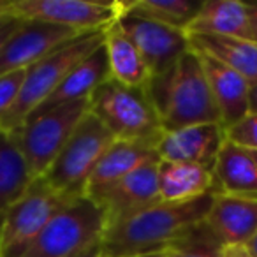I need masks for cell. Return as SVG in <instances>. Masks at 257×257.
<instances>
[{
  "label": "cell",
  "mask_w": 257,
  "mask_h": 257,
  "mask_svg": "<svg viewBox=\"0 0 257 257\" xmlns=\"http://www.w3.org/2000/svg\"><path fill=\"white\" fill-rule=\"evenodd\" d=\"M90 113L95 114L118 141L155 145L162 136V123L145 88L106 79L90 97Z\"/></svg>",
  "instance_id": "4"
},
{
  "label": "cell",
  "mask_w": 257,
  "mask_h": 257,
  "mask_svg": "<svg viewBox=\"0 0 257 257\" xmlns=\"http://www.w3.org/2000/svg\"><path fill=\"white\" fill-rule=\"evenodd\" d=\"M157 183L162 203H187L218 192L213 169L185 162L159 161Z\"/></svg>",
  "instance_id": "16"
},
{
  "label": "cell",
  "mask_w": 257,
  "mask_h": 257,
  "mask_svg": "<svg viewBox=\"0 0 257 257\" xmlns=\"http://www.w3.org/2000/svg\"><path fill=\"white\" fill-rule=\"evenodd\" d=\"M136 257H166V252H152V253H143V255H136Z\"/></svg>",
  "instance_id": "35"
},
{
  "label": "cell",
  "mask_w": 257,
  "mask_h": 257,
  "mask_svg": "<svg viewBox=\"0 0 257 257\" xmlns=\"http://www.w3.org/2000/svg\"><path fill=\"white\" fill-rule=\"evenodd\" d=\"M215 194L187 203H159L106 225L100 257H136L162 252L206 218Z\"/></svg>",
  "instance_id": "1"
},
{
  "label": "cell",
  "mask_w": 257,
  "mask_h": 257,
  "mask_svg": "<svg viewBox=\"0 0 257 257\" xmlns=\"http://www.w3.org/2000/svg\"><path fill=\"white\" fill-rule=\"evenodd\" d=\"M11 13L22 20L60 25L79 34L106 30L120 16L118 2L90 0H13Z\"/></svg>",
  "instance_id": "9"
},
{
  "label": "cell",
  "mask_w": 257,
  "mask_h": 257,
  "mask_svg": "<svg viewBox=\"0 0 257 257\" xmlns=\"http://www.w3.org/2000/svg\"><path fill=\"white\" fill-rule=\"evenodd\" d=\"M253 155H255V161H257V152H253Z\"/></svg>",
  "instance_id": "36"
},
{
  "label": "cell",
  "mask_w": 257,
  "mask_h": 257,
  "mask_svg": "<svg viewBox=\"0 0 257 257\" xmlns=\"http://www.w3.org/2000/svg\"><path fill=\"white\" fill-rule=\"evenodd\" d=\"M74 257H100V243L95 246H92V248L85 250V252L78 253V255H74Z\"/></svg>",
  "instance_id": "32"
},
{
  "label": "cell",
  "mask_w": 257,
  "mask_h": 257,
  "mask_svg": "<svg viewBox=\"0 0 257 257\" xmlns=\"http://www.w3.org/2000/svg\"><path fill=\"white\" fill-rule=\"evenodd\" d=\"M104 32H90L76 37L57 48L53 53L44 57L43 60L30 65L25 72V81L18 100L13 109L0 121V128L9 134L18 133L23 121L58 88L65 76L92 51H95L104 43Z\"/></svg>",
  "instance_id": "3"
},
{
  "label": "cell",
  "mask_w": 257,
  "mask_h": 257,
  "mask_svg": "<svg viewBox=\"0 0 257 257\" xmlns=\"http://www.w3.org/2000/svg\"><path fill=\"white\" fill-rule=\"evenodd\" d=\"M22 23H23V20L20 18V16L13 15V13L0 16V50L8 43L9 37L18 30V27L22 25Z\"/></svg>",
  "instance_id": "28"
},
{
  "label": "cell",
  "mask_w": 257,
  "mask_h": 257,
  "mask_svg": "<svg viewBox=\"0 0 257 257\" xmlns=\"http://www.w3.org/2000/svg\"><path fill=\"white\" fill-rule=\"evenodd\" d=\"M145 90L164 133L190 125L222 123L201 58L194 50L183 53L168 72L152 76Z\"/></svg>",
  "instance_id": "2"
},
{
  "label": "cell",
  "mask_w": 257,
  "mask_h": 257,
  "mask_svg": "<svg viewBox=\"0 0 257 257\" xmlns=\"http://www.w3.org/2000/svg\"><path fill=\"white\" fill-rule=\"evenodd\" d=\"M34 180L15 136L0 128V220Z\"/></svg>",
  "instance_id": "23"
},
{
  "label": "cell",
  "mask_w": 257,
  "mask_h": 257,
  "mask_svg": "<svg viewBox=\"0 0 257 257\" xmlns=\"http://www.w3.org/2000/svg\"><path fill=\"white\" fill-rule=\"evenodd\" d=\"M114 141L116 140L106 125L95 114L88 113L79 121L50 169L43 175L44 182L64 196H86L88 178L99 164L100 157Z\"/></svg>",
  "instance_id": "6"
},
{
  "label": "cell",
  "mask_w": 257,
  "mask_h": 257,
  "mask_svg": "<svg viewBox=\"0 0 257 257\" xmlns=\"http://www.w3.org/2000/svg\"><path fill=\"white\" fill-rule=\"evenodd\" d=\"M224 248L220 239L203 220L164 252L166 257H224Z\"/></svg>",
  "instance_id": "25"
},
{
  "label": "cell",
  "mask_w": 257,
  "mask_h": 257,
  "mask_svg": "<svg viewBox=\"0 0 257 257\" xmlns=\"http://www.w3.org/2000/svg\"><path fill=\"white\" fill-rule=\"evenodd\" d=\"M227 140L250 152H257V114L248 113L241 121L227 128Z\"/></svg>",
  "instance_id": "27"
},
{
  "label": "cell",
  "mask_w": 257,
  "mask_h": 257,
  "mask_svg": "<svg viewBox=\"0 0 257 257\" xmlns=\"http://www.w3.org/2000/svg\"><path fill=\"white\" fill-rule=\"evenodd\" d=\"M248 25H250V41L257 44V4H248Z\"/></svg>",
  "instance_id": "29"
},
{
  "label": "cell",
  "mask_w": 257,
  "mask_h": 257,
  "mask_svg": "<svg viewBox=\"0 0 257 257\" xmlns=\"http://www.w3.org/2000/svg\"><path fill=\"white\" fill-rule=\"evenodd\" d=\"M116 23L136 44L152 76L168 72L190 50L189 37L183 30L171 29L134 13H120Z\"/></svg>",
  "instance_id": "10"
},
{
  "label": "cell",
  "mask_w": 257,
  "mask_h": 257,
  "mask_svg": "<svg viewBox=\"0 0 257 257\" xmlns=\"http://www.w3.org/2000/svg\"><path fill=\"white\" fill-rule=\"evenodd\" d=\"M11 6H13V0H0V16L11 13Z\"/></svg>",
  "instance_id": "33"
},
{
  "label": "cell",
  "mask_w": 257,
  "mask_h": 257,
  "mask_svg": "<svg viewBox=\"0 0 257 257\" xmlns=\"http://www.w3.org/2000/svg\"><path fill=\"white\" fill-rule=\"evenodd\" d=\"M106 229L104 211L83 196L62 208L18 257H74L99 245Z\"/></svg>",
  "instance_id": "5"
},
{
  "label": "cell",
  "mask_w": 257,
  "mask_h": 257,
  "mask_svg": "<svg viewBox=\"0 0 257 257\" xmlns=\"http://www.w3.org/2000/svg\"><path fill=\"white\" fill-rule=\"evenodd\" d=\"M104 50H106L109 74L121 85L145 88L152 74L141 57L136 44L120 29L116 22L104 32Z\"/></svg>",
  "instance_id": "21"
},
{
  "label": "cell",
  "mask_w": 257,
  "mask_h": 257,
  "mask_svg": "<svg viewBox=\"0 0 257 257\" xmlns=\"http://www.w3.org/2000/svg\"><path fill=\"white\" fill-rule=\"evenodd\" d=\"M157 164H148L123 176L118 182L88 194V197L104 211L106 225L159 203Z\"/></svg>",
  "instance_id": "12"
},
{
  "label": "cell",
  "mask_w": 257,
  "mask_h": 257,
  "mask_svg": "<svg viewBox=\"0 0 257 257\" xmlns=\"http://www.w3.org/2000/svg\"><path fill=\"white\" fill-rule=\"evenodd\" d=\"M224 257H253L245 246H225Z\"/></svg>",
  "instance_id": "30"
},
{
  "label": "cell",
  "mask_w": 257,
  "mask_h": 257,
  "mask_svg": "<svg viewBox=\"0 0 257 257\" xmlns=\"http://www.w3.org/2000/svg\"><path fill=\"white\" fill-rule=\"evenodd\" d=\"M213 175L218 192L257 199V161L253 152L227 140L217 155Z\"/></svg>",
  "instance_id": "19"
},
{
  "label": "cell",
  "mask_w": 257,
  "mask_h": 257,
  "mask_svg": "<svg viewBox=\"0 0 257 257\" xmlns=\"http://www.w3.org/2000/svg\"><path fill=\"white\" fill-rule=\"evenodd\" d=\"M203 2L196 0H134V2H118L120 13H134L143 18L154 20L171 29H187L199 13Z\"/></svg>",
  "instance_id": "24"
},
{
  "label": "cell",
  "mask_w": 257,
  "mask_h": 257,
  "mask_svg": "<svg viewBox=\"0 0 257 257\" xmlns=\"http://www.w3.org/2000/svg\"><path fill=\"white\" fill-rule=\"evenodd\" d=\"M109 78V65H107L106 50L102 43L65 76L58 88L36 111H46L62 104L76 102V100H90L92 93Z\"/></svg>",
  "instance_id": "18"
},
{
  "label": "cell",
  "mask_w": 257,
  "mask_h": 257,
  "mask_svg": "<svg viewBox=\"0 0 257 257\" xmlns=\"http://www.w3.org/2000/svg\"><path fill=\"white\" fill-rule=\"evenodd\" d=\"M227 141L222 123H201L162 133L157 143L159 161L185 162L213 169L217 155Z\"/></svg>",
  "instance_id": "13"
},
{
  "label": "cell",
  "mask_w": 257,
  "mask_h": 257,
  "mask_svg": "<svg viewBox=\"0 0 257 257\" xmlns=\"http://www.w3.org/2000/svg\"><path fill=\"white\" fill-rule=\"evenodd\" d=\"M250 113L257 114V81L250 85Z\"/></svg>",
  "instance_id": "31"
},
{
  "label": "cell",
  "mask_w": 257,
  "mask_h": 257,
  "mask_svg": "<svg viewBox=\"0 0 257 257\" xmlns=\"http://www.w3.org/2000/svg\"><path fill=\"white\" fill-rule=\"evenodd\" d=\"M189 48L197 53L213 57L232 71L241 74L252 85L257 81V44L248 39L196 36L189 34Z\"/></svg>",
  "instance_id": "22"
},
{
  "label": "cell",
  "mask_w": 257,
  "mask_h": 257,
  "mask_svg": "<svg viewBox=\"0 0 257 257\" xmlns=\"http://www.w3.org/2000/svg\"><path fill=\"white\" fill-rule=\"evenodd\" d=\"M74 199L78 197L53 190L43 176L34 180L0 220V257H18L44 225Z\"/></svg>",
  "instance_id": "8"
},
{
  "label": "cell",
  "mask_w": 257,
  "mask_h": 257,
  "mask_svg": "<svg viewBox=\"0 0 257 257\" xmlns=\"http://www.w3.org/2000/svg\"><path fill=\"white\" fill-rule=\"evenodd\" d=\"M27 71H15L0 76V121L13 109L23 88Z\"/></svg>",
  "instance_id": "26"
},
{
  "label": "cell",
  "mask_w": 257,
  "mask_h": 257,
  "mask_svg": "<svg viewBox=\"0 0 257 257\" xmlns=\"http://www.w3.org/2000/svg\"><path fill=\"white\" fill-rule=\"evenodd\" d=\"M189 34L250 41L248 4L238 0H204L187 29Z\"/></svg>",
  "instance_id": "20"
},
{
  "label": "cell",
  "mask_w": 257,
  "mask_h": 257,
  "mask_svg": "<svg viewBox=\"0 0 257 257\" xmlns=\"http://www.w3.org/2000/svg\"><path fill=\"white\" fill-rule=\"evenodd\" d=\"M197 53V51H196ZM210 85L211 95L217 104L224 128H231L250 113V83L213 57L197 53Z\"/></svg>",
  "instance_id": "15"
},
{
  "label": "cell",
  "mask_w": 257,
  "mask_h": 257,
  "mask_svg": "<svg viewBox=\"0 0 257 257\" xmlns=\"http://www.w3.org/2000/svg\"><path fill=\"white\" fill-rule=\"evenodd\" d=\"M204 222L224 246H246L257 234V199L217 192Z\"/></svg>",
  "instance_id": "14"
},
{
  "label": "cell",
  "mask_w": 257,
  "mask_h": 257,
  "mask_svg": "<svg viewBox=\"0 0 257 257\" xmlns=\"http://www.w3.org/2000/svg\"><path fill=\"white\" fill-rule=\"evenodd\" d=\"M159 162L155 145L141 141H114L100 157L86 183V196L118 182L136 169Z\"/></svg>",
  "instance_id": "17"
},
{
  "label": "cell",
  "mask_w": 257,
  "mask_h": 257,
  "mask_svg": "<svg viewBox=\"0 0 257 257\" xmlns=\"http://www.w3.org/2000/svg\"><path fill=\"white\" fill-rule=\"evenodd\" d=\"M245 248H246V250H248V252H250V253H252V255H253V257H257V234H255V236H253V239H252V241H250V243H248V245H246V246H245Z\"/></svg>",
  "instance_id": "34"
},
{
  "label": "cell",
  "mask_w": 257,
  "mask_h": 257,
  "mask_svg": "<svg viewBox=\"0 0 257 257\" xmlns=\"http://www.w3.org/2000/svg\"><path fill=\"white\" fill-rule=\"evenodd\" d=\"M88 113L90 100H76L46 111H36L23 121L18 133L13 134L34 178H39L50 169Z\"/></svg>",
  "instance_id": "7"
},
{
  "label": "cell",
  "mask_w": 257,
  "mask_h": 257,
  "mask_svg": "<svg viewBox=\"0 0 257 257\" xmlns=\"http://www.w3.org/2000/svg\"><path fill=\"white\" fill-rule=\"evenodd\" d=\"M79 36L83 34L60 25L23 20L18 30L0 50V76L15 71H27L30 65Z\"/></svg>",
  "instance_id": "11"
}]
</instances>
